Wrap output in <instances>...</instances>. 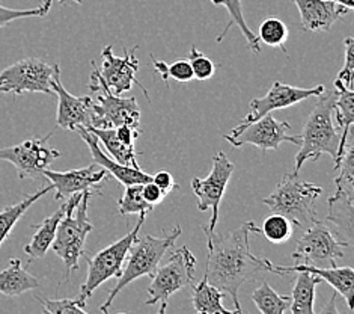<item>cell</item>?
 I'll list each match as a JSON object with an SVG mask.
<instances>
[{
	"mask_svg": "<svg viewBox=\"0 0 354 314\" xmlns=\"http://www.w3.org/2000/svg\"><path fill=\"white\" fill-rule=\"evenodd\" d=\"M207 236L208 261L205 277L209 284L226 292L234 301V313H243L240 307L239 293L244 283L255 281L264 272L274 274V265L267 259H259L252 254L249 236L261 233L255 223H244L240 228L218 234L202 227Z\"/></svg>",
	"mask_w": 354,
	"mask_h": 314,
	"instance_id": "6da1fadb",
	"label": "cell"
},
{
	"mask_svg": "<svg viewBox=\"0 0 354 314\" xmlns=\"http://www.w3.org/2000/svg\"><path fill=\"white\" fill-rule=\"evenodd\" d=\"M335 100L336 89L332 92L324 91L322 96H318L315 107L312 109L305 125H303V132L300 134L301 143L296 156L292 174L299 175L301 166L308 160H317L322 155H330L333 160L336 159L341 141V130L333 118Z\"/></svg>",
	"mask_w": 354,
	"mask_h": 314,
	"instance_id": "7a4b0ae2",
	"label": "cell"
},
{
	"mask_svg": "<svg viewBox=\"0 0 354 314\" xmlns=\"http://www.w3.org/2000/svg\"><path fill=\"white\" fill-rule=\"evenodd\" d=\"M181 227L175 225L172 230L167 232L163 237H154L145 234L140 239L133 242L129 251V261L122 269V274L118 277V284L109 293L107 299L101 304L100 311L109 313L113 299L120 295L130 283L136 281L138 278L143 275L153 277L160 265V261L165 257V254L169 251L175 241L181 236Z\"/></svg>",
	"mask_w": 354,
	"mask_h": 314,
	"instance_id": "3957f363",
	"label": "cell"
},
{
	"mask_svg": "<svg viewBox=\"0 0 354 314\" xmlns=\"http://www.w3.org/2000/svg\"><path fill=\"white\" fill-rule=\"evenodd\" d=\"M323 189L318 184L300 180L296 174H285L276 189L263 202L274 213L291 219L297 228L305 230L318 219L315 202Z\"/></svg>",
	"mask_w": 354,
	"mask_h": 314,
	"instance_id": "277c9868",
	"label": "cell"
},
{
	"mask_svg": "<svg viewBox=\"0 0 354 314\" xmlns=\"http://www.w3.org/2000/svg\"><path fill=\"white\" fill-rule=\"evenodd\" d=\"M94 195H100V189H88L83 192L79 204L71 207L61 219L55 241L50 246L64 263V281H68L71 274L79 269V259L85 252L86 237L92 232V224L88 219V206Z\"/></svg>",
	"mask_w": 354,
	"mask_h": 314,
	"instance_id": "5b68a950",
	"label": "cell"
},
{
	"mask_svg": "<svg viewBox=\"0 0 354 314\" xmlns=\"http://www.w3.org/2000/svg\"><path fill=\"white\" fill-rule=\"evenodd\" d=\"M88 88L94 92L91 97L89 114L91 125L95 129H116L121 125H131L140 129V109L134 97L124 98L115 96L101 78L95 62H92V80Z\"/></svg>",
	"mask_w": 354,
	"mask_h": 314,
	"instance_id": "8992f818",
	"label": "cell"
},
{
	"mask_svg": "<svg viewBox=\"0 0 354 314\" xmlns=\"http://www.w3.org/2000/svg\"><path fill=\"white\" fill-rule=\"evenodd\" d=\"M147 215L148 213H139L138 224L129 234H125L120 241L113 242L112 245L106 246L104 250L97 252L94 257L89 259L86 254L83 252L82 257L88 261V278L86 281L80 286L77 301L82 305H86V301L94 295V292L101 284L109 281L111 278H118L122 274L124 261L129 256V251L133 242L138 239L140 228L147 219Z\"/></svg>",
	"mask_w": 354,
	"mask_h": 314,
	"instance_id": "52a82bcc",
	"label": "cell"
},
{
	"mask_svg": "<svg viewBox=\"0 0 354 314\" xmlns=\"http://www.w3.org/2000/svg\"><path fill=\"white\" fill-rule=\"evenodd\" d=\"M196 274V259L187 246L175 250L169 260L163 266H158L156 274L151 277L153 283L148 287L147 305L160 304L158 313L163 314L167 310L169 298L180 292L185 286L193 283Z\"/></svg>",
	"mask_w": 354,
	"mask_h": 314,
	"instance_id": "ba28073f",
	"label": "cell"
},
{
	"mask_svg": "<svg viewBox=\"0 0 354 314\" xmlns=\"http://www.w3.org/2000/svg\"><path fill=\"white\" fill-rule=\"evenodd\" d=\"M348 245V241H339L330 228L317 219L299 237L297 248L291 257L296 265L335 268L338 266V260L344 257V251Z\"/></svg>",
	"mask_w": 354,
	"mask_h": 314,
	"instance_id": "9c48e42d",
	"label": "cell"
},
{
	"mask_svg": "<svg viewBox=\"0 0 354 314\" xmlns=\"http://www.w3.org/2000/svg\"><path fill=\"white\" fill-rule=\"evenodd\" d=\"M55 65H50L39 58H28L6 67L0 71V94L23 96L28 92L55 94L50 82Z\"/></svg>",
	"mask_w": 354,
	"mask_h": 314,
	"instance_id": "30bf717a",
	"label": "cell"
},
{
	"mask_svg": "<svg viewBox=\"0 0 354 314\" xmlns=\"http://www.w3.org/2000/svg\"><path fill=\"white\" fill-rule=\"evenodd\" d=\"M235 165L231 162L225 151H218L213 157V169L207 178L195 177L192 180L193 193L198 198V209L201 211H207L212 209L213 215L208 225H204L207 230H216L218 220V209L226 191V186L230 183L234 174Z\"/></svg>",
	"mask_w": 354,
	"mask_h": 314,
	"instance_id": "8fae6325",
	"label": "cell"
},
{
	"mask_svg": "<svg viewBox=\"0 0 354 314\" xmlns=\"http://www.w3.org/2000/svg\"><path fill=\"white\" fill-rule=\"evenodd\" d=\"M52 137L53 132L43 139H29L19 146L0 148V160H6L15 166L20 180L43 177L44 169L61 157V152L48 146Z\"/></svg>",
	"mask_w": 354,
	"mask_h": 314,
	"instance_id": "7c38bea8",
	"label": "cell"
},
{
	"mask_svg": "<svg viewBox=\"0 0 354 314\" xmlns=\"http://www.w3.org/2000/svg\"><path fill=\"white\" fill-rule=\"evenodd\" d=\"M324 91L326 88L323 85H317V87H312V88H297V87H291V85L276 80L264 97H259L250 101V112L244 116L241 123L237 127H234V129L227 134H230V137H235V134L240 133L244 127L255 123L261 116L272 114L273 110H277V109L294 106L310 97L322 96Z\"/></svg>",
	"mask_w": 354,
	"mask_h": 314,
	"instance_id": "4fadbf2b",
	"label": "cell"
},
{
	"mask_svg": "<svg viewBox=\"0 0 354 314\" xmlns=\"http://www.w3.org/2000/svg\"><path fill=\"white\" fill-rule=\"evenodd\" d=\"M290 129V123L279 121L272 114H267L264 116H261L255 123L244 127V129L235 134V137L225 134L223 139L230 142L235 148H240L243 146H255L263 151V155H266L268 150L279 148L283 142L300 146L301 138L291 137L288 133Z\"/></svg>",
	"mask_w": 354,
	"mask_h": 314,
	"instance_id": "5bb4252c",
	"label": "cell"
},
{
	"mask_svg": "<svg viewBox=\"0 0 354 314\" xmlns=\"http://www.w3.org/2000/svg\"><path fill=\"white\" fill-rule=\"evenodd\" d=\"M112 46H106L101 52V69H98L101 78L106 82L115 96H121L133 88V85H138L143 94L149 100V92L147 88L138 80L136 73L139 70V62L136 58L138 46H134L130 50L124 49V56L120 58L113 53Z\"/></svg>",
	"mask_w": 354,
	"mask_h": 314,
	"instance_id": "9a60e30c",
	"label": "cell"
},
{
	"mask_svg": "<svg viewBox=\"0 0 354 314\" xmlns=\"http://www.w3.org/2000/svg\"><path fill=\"white\" fill-rule=\"evenodd\" d=\"M53 92L57 96V115L56 124L61 129L75 132L77 127H89L91 125V114H89V101L91 97H75L71 92L65 89L61 80V69L55 64V71L50 82Z\"/></svg>",
	"mask_w": 354,
	"mask_h": 314,
	"instance_id": "2e32d148",
	"label": "cell"
},
{
	"mask_svg": "<svg viewBox=\"0 0 354 314\" xmlns=\"http://www.w3.org/2000/svg\"><path fill=\"white\" fill-rule=\"evenodd\" d=\"M43 175L52 182L50 184L56 191V200H66L73 193L85 192L88 189H100V184L107 180V171L97 164L65 173L46 168Z\"/></svg>",
	"mask_w": 354,
	"mask_h": 314,
	"instance_id": "e0dca14e",
	"label": "cell"
},
{
	"mask_svg": "<svg viewBox=\"0 0 354 314\" xmlns=\"http://www.w3.org/2000/svg\"><path fill=\"white\" fill-rule=\"evenodd\" d=\"M300 12L301 30L328 32L335 21L348 15L347 6L330 2V0H292Z\"/></svg>",
	"mask_w": 354,
	"mask_h": 314,
	"instance_id": "ac0fdd59",
	"label": "cell"
},
{
	"mask_svg": "<svg viewBox=\"0 0 354 314\" xmlns=\"http://www.w3.org/2000/svg\"><path fill=\"white\" fill-rule=\"evenodd\" d=\"M75 132H77L80 134V138L88 143L94 162L100 166H103L106 171L109 174H112L121 184H124V186L143 184V183L153 180V175L143 173L140 168L125 166V165L115 162L112 157H107L106 152L100 147V141L97 139L95 134L88 129V127H77V130Z\"/></svg>",
	"mask_w": 354,
	"mask_h": 314,
	"instance_id": "d6986e66",
	"label": "cell"
},
{
	"mask_svg": "<svg viewBox=\"0 0 354 314\" xmlns=\"http://www.w3.org/2000/svg\"><path fill=\"white\" fill-rule=\"evenodd\" d=\"M82 195H83V192L73 193L71 197L66 198L65 204L59 207L53 215L46 218L41 224L33 225V228H35V233H33L30 242L24 246V252L28 254L29 263L33 260L46 257L47 251L50 250V246H52V243L55 241L59 223H61V219L65 216L66 211H68L71 207H75L79 204L82 200Z\"/></svg>",
	"mask_w": 354,
	"mask_h": 314,
	"instance_id": "ffe728a7",
	"label": "cell"
},
{
	"mask_svg": "<svg viewBox=\"0 0 354 314\" xmlns=\"http://www.w3.org/2000/svg\"><path fill=\"white\" fill-rule=\"evenodd\" d=\"M299 270H305V272L315 274L319 278L330 284L335 292L341 295L345 299V304L348 305L350 311H353V299H354V272L353 268L345 266V268H315V266H305V265H296V266H276L274 265V274L282 275V274H294L299 272Z\"/></svg>",
	"mask_w": 354,
	"mask_h": 314,
	"instance_id": "44dd1931",
	"label": "cell"
},
{
	"mask_svg": "<svg viewBox=\"0 0 354 314\" xmlns=\"http://www.w3.org/2000/svg\"><path fill=\"white\" fill-rule=\"evenodd\" d=\"M38 287L39 279L28 272L20 259H11L6 269L0 270V293L5 296L15 298Z\"/></svg>",
	"mask_w": 354,
	"mask_h": 314,
	"instance_id": "7402d4cb",
	"label": "cell"
},
{
	"mask_svg": "<svg viewBox=\"0 0 354 314\" xmlns=\"http://www.w3.org/2000/svg\"><path fill=\"white\" fill-rule=\"evenodd\" d=\"M296 284H294L291 293V307L292 314H314V302H315V288L323 281L315 274L299 270Z\"/></svg>",
	"mask_w": 354,
	"mask_h": 314,
	"instance_id": "603a6c76",
	"label": "cell"
},
{
	"mask_svg": "<svg viewBox=\"0 0 354 314\" xmlns=\"http://www.w3.org/2000/svg\"><path fill=\"white\" fill-rule=\"evenodd\" d=\"M193 308L202 314H231L234 310L226 308L223 305V292L216 286L209 284L204 275L202 281L193 287L192 296Z\"/></svg>",
	"mask_w": 354,
	"mask_h": 314,
	"instance_id": "cb8c5ba5",
	"label": "cell"
},
{
	"mask_svg": "<svg viewBox=\"0 0 354 314\" xmlns=\"http://www.w3.org/2000/svg\"><path fill=\"white\" fill-rule=\"evenodd\" d=\"M53 191V186L48 184L46 188L37 191L35 193L29 195V197L23 198L20 202H17L14 206H8L6 209H3L0 211V248H2L3 242L10 237L12 228L15 227V224L19 223L20 218L26 213V211L35 204V202L43 198L46 193L52 192Z\"/></svg>",
	"mask_w": 354,
	"mask_h": 314,
	"instance_id": "d4e9b609",
	"label": "cell"
},
{
	"mask_svg": "<svg viewBox=\"0 0 354 314\" xmlns=\"http://www.w3.org/2000/svg\"><path fill=\"white\" fill-rule=\"evenodd\" d=\"M88 129L95 134L97 139L103 143L104 148L109 151L115 162L131 166V168H140L136 160V151L134 147H129L118 138L115 129H95V127H88Z\"/></svg>",
	"mask_w": 354,
	"mask_h": 314,
	"instance_id": "484cf974",
	"label": "cell"
},
{
	"mask_svg": "<svg viewBox=\"0 0 354 314\" xmlns=\"http://www.w3.org/2000/svg\"><path fill=\"white\" fill-rule=\"evenodd\" d=\"M209 2L214 3V5L225 6V8H226V11L230 12V17H231V19H230V23L226 24L225 30L221 33V35H218L217 42H221V41L225 38V35L227 33V30H230V29L234 26V24H235V26H239V28H240V30H241L243 35L246 37V41H248V44H249V47H250L252 52L257 53V55H258V53H261L259 40H258V37L255 35V33L250 30V28L248 26L246 20H244L241 0H209Z\"/></svg>",
	"mask_w": 354,
	"mask_h": 314,
	"instance_id": "4316f807",
	"label": "cell"
},
{
	"mask_svg": "<svg viewBox=\"0 0 354 314\" xmlns=\"http://www.w3.org/2000/svg\"><path fill=\"white\" fill-rule=\"evenodd\" d=\"M252 301L263 314H283L291 307V296L279 295L268 283H263L252 293Z\"/></svg>",
	"mask_w": 354,
	"mask_h": 314,
	"instance_id": "83f0119b",
	"label": "cell"
},
{
	"mask_svg": "<svg viewBox=\"0 0 354 314\" xmlns=\"http://www.w3.org/2000/svg\"><path fill=\"white\" fill-rule=\"evenodd\" d=\"M353 200L354 195L335 192L333 197L328 198V216L335 225L342 228V232L351 237L353 233Z\"/></svg>",
	"mask_w": 354,
	"mask_h": 314,
	"instance_id": "f1b7e54d",
	"label": "cell"
},
{
	"mask_svg": "<svg viewBox=\"0 0 354 314\" xmlns=\"http://www.w3.org/2000/svg\"><path fill=\"white\" fill-rule=\"evenodd\" d=\"M296 230L297 227L294 225L291 219L281 213H274V211H272V215H268L266 218L263 228H259V232L273 243L288 242L294 236V233H296Z\"/></svg>",
	"mask_w": 354,
	"mask_h": 314,
	"instance_id": "f546056e",
	"label": "cell"
},
{
	"mask_svg": "<svg viewBox=\"0 0 354 314\" xmlns=\"http://www.w3.org/2000/svg\"><path fill=\"white\" fill-rule=\"evenodd\" d=\"M142 186L143 184L125 186L124 195L121 200L118 201V207H120V213L122 216L149 213V211L154 209V206H151L149 202L143 198Z\"/></svg>",
	"mask_w": 354,
	"mask_h": 314,
	"instance_id": "4dcf8cb0",
	"label": "cell"
},
{
	"mask_svg": "<svg viewBox=\"0 0 354 314\" xmlns=\"http://www.w3.org/2000/svg\"><path fill=\"white\" fill-rule=\"evenodd\" d=\"M257 37L259 42H264V44L268 47L283 49L285 42L288 41L290 32L282 20L276 19V17H270V19H266L259 24V30Z\"/></svg>",
	"mask_w": 354,
	"mask_h": 314,
	"instance_id": "1f68e13d",
	"label": "cell"
},
{
	"mask_svg": "<svg viewBox=\"0 0 354 314\" xmlns=\"http://www.w3.org/2000/svg\"><path fill=\"white\" fill-rule=\"evenodd\" d=\"M151 58H153V65L156 71L162 76L165 82L174 79L180 83H189L195 79L193 78L192 67L187 59H176L174 64L167 65L165 61H158L153 55H151Z\"/></svg>",
	"mask_w": 354,
	"mask_h": 314,
	"instance_id": "d6a6232c",
	"label": "cell"
},
{
	"mask_svg": "<svg viewBox=\"0 0 354 314\" xmlns=\"http://www.w3.org/2000/svg\"><path fill=\"white\" fill-rule=\"evenodd\" d=\"M53 5V0H44L43 3L37 8H30V10H14V8H6L0 5V29L8 26V24L21 20V19H30V17H46Z\"/></svg>",
	"mask_w": 354,
	"mask_h": 314,
	"instance_id": "836d02e7",
	"label": "cell"
},
{
	"mask_svg": "<svg viewBox=\"0 0 354 314\" xmlns=\"http://www.w3.org/2000/svg\"><path fill=\"white\" fill-rule=\"evenodd\" d=\"M187 61L190 62L193 78L198 80L212 79L216 73L214 62L208 56L202 53L201 50H198L195 46L190 47V53H189Z\"/></svg>",
	"mask_w": 354,
	"mask_h": 314,
	"instance_id": "e575fe53",
	"label": "cell"
},
{
	"mask_svg": "<svg viewBox=\"0 0 354 314\" xmlns=\"http://www.w3.org/2000/svg\"><path fill=\"white\" fill-rule=\"evenodd\" d=\"M43 310L47 314H86L88 310L85 305H82L77 298L75 299H47V298H37Z\"/></svg>",
	"mask_w": 354,
	"mask_h": 314,
	"instance_id": "d590c367",
	"label": "cell"
},
{
	"mask_svg": "<svg viewBox=\"0 0 354 314\" xmlns=\"http://www.w3.org/2000/svg\"><path fill=\"white\" fill-rule=\"evenodd\" d=\"M345 47V61L338 78L335 80V88L353 89V76H354V40L348 37L344 41Z\"/></svg>",
	"mask_w": 354,
	"mask_h": 314,
	"instance_id": "8d00e7d4",
	"label": "cell"
},
{
	"mask_svg": "<svg viewBox=\"0 0 354 314\" xmlns=\"http://www.w3.org/2000/svg\"><path fill=\"white\" fill-rule=\"evenodd\" d=\"M142 193H143V198H145L149 202V204L154 206V207L157 204H160V202H162L166 197V193L162 189H160L153 180L143 183Z\"/></svg>",
	"mask_w": 354,
	"mask_h": 314,
	"instance_id": "74e56055",
	"label": "cell"
},
{
	"mask_svg": "<svg viewBox=\"0 0 354 314\" xmlns=\"http://www.w3.org/2000/svg\"><path fill=\"white\" fill-rule=\"evenodd\" d=\"M153 182L158 186L160 189H162L166 195L169 193L174 188H178V184L175 183L174 177L169 171H165V169H162V171H158L156 175H153Z\"/></svg>",
	"mask_w": 354,
	"mask_h": 314,
	"instance_id": "f35d334b",
	"label": "cell"
},
{
	"mask_svg": "<svg viewBox=\"0 0 354 314\" xmlns=\"http://www.w3.org/2000/svg\"><path fill=\"white\" fill-rule=\"evenodd\" d=\"M116 134L118 138H120L125 146L129 147H134V142L139 138L140 134V129H136V127H131V125H121V127H116Z\"/></svg>",
	"mask_w": 354,
	"mask_h": 314,
	"instance_id": "ab89813d",
	"label": "cell"
},
{
	"mask_svg": "<svg viewBox=\"0 0 354 314\" xmlns=\"http://www.w3.org/2000/svg\"><path fill=\"white\" fill-rule=\"evenodd\" d=\"M336 295H338V293H335L333 296H332V302H328V305H327V307L323 310V313H327V311H333V313H338V310H336L335 308V301H336Z\"/></svg>",
	"mask_w": 354,
	"mask_h": 314,
	"instance_id": "60d3db41",
	"label": "cell"
},
{
	"mask_svg": "<svg viewBox=\"0 0 354 314\" xmlns=\"http://www.w3.org/2000/svg\"><path fill=\"white\" fill-rule=\"evenodd\" d=\"M330 2H335V3H339V5L347 6L348 10H353V6H354L353 0H330Z\"/></svg>",
	"mask_w": 354,
	"mask_h": 314,
	"instance_id": "b9f144b4",
	"label": "cell"
},
{
	"mask_svg": "<svg viewBox=\"0 0 354 314\" xmlns=\"http://www.w3.org/2000/svg\"><path fill=\"white\" fill-rule=\"evenodd\" d=\"M59 3H66V2H74V3H79V5H82L83 3V0H57Z\"/></svg>",
	"mask_w": 354,
	"mask_h": 314,
	"instance_id": "7bdbcfd3",
	"label": "cell"
}]
</instances>
